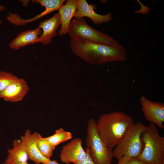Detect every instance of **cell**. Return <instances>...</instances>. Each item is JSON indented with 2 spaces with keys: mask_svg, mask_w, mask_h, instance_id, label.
Segmentation results:
<instances>
[{
  "mask_svg": "<svg viewBox=\"0 0 164 164\" xmlns=\"http://www.w3.org/2000/svg\"><path fill=\"white\" fill-rule=\"evenodd\" d=\"M42 164H60L59 163L56 161L55 160H51L50 159H48L45 162L42 163Z\"/></svg>",
  "mask_w": 164,
  "mask_h": 164,
  "instance_id": "22",
  "label": "cell"
},
{
  "mask_svg": "<svg viewBox=\"0 0 164 164\" xmlns=\"http://www.w3.org/2000/svg\"><path fill=\"white\" fill-rule=\"evenodd\" d=\"M19 164H28L27 163V162H26V163H20Z\"/></svg>",
  "mask_w": 164,
  "mask_h": 164,
  "instance_id": "24",
  "label": "cell"
},
{
  "mask_svg": "<svg viewBox=\"0 0 164 164\" xmlns=\"http://www.w3.org/2000/svg\"><path fill=\"white\" fill-rule=\"evenodd\" d=\"M95 7L89 5L85 0H78L77 9L74 17L75 18L88 17L96 25L108 22L111 20L112 14L111 12L104 15L98 14L94 11Z\"/></svg>",
  "mask_w": 164,
  "mask_h": 164,
  "instance_id": "10",
  "label": "cell"
},
{
  "mask_svg": "<svg viewBox=\"0 0 164 164\" xmlns=\"http://www.w3.org/2000/svg\"><path fill=\"white\" fill-rule=\"evenodd\" d=\"M97 121L93 118L88 121L86 140V147L95 164H111L112 150L109 148L100 137L97 129Z\"/></svg>",
  "mask_w": 164,
  "mask_h": 164,
  "instance_id": "5",
  "label": "cell"
},
{
  "mask_svg": "<svg viewBox=\"0 0 164 164\" xmlns=\"http://www.w3.org/2000/svg\"><path fill=\"white\" fill-rule=\"evenodd\" d=\"M143 149L136 158L147 164H164V138L157 127L150 123L142 133Z\"/></svg>",
  "mask_w": 164,
  "mask_h": 164,
  "instance_id": "3",
  "label": "cell"
},
{
  "mask_svg": "<svg viewBox=\"0 0 164 164\" xmlns=\"http://www.w3.org/2000/svg\"><path fill=\"white\" fill-rule=\"evenodd\" d=\"M37 144L38 148L42 155L47 159H50L55 147L51 145L45 138L38 133Z\"/></svg>",
  "mask_w": 164,
  "mask_h": 164,
  "instance_id": "17",
  "label": "cell"
},
{
  "mask_svg": "<svg viewBox=\"0 0 164 164\" xmlns=\"http://www.w3.org/2000/svg\"><path fill=\"white\" fill-rule=\"evenodd\" d=\"M5 10V8L3 5H0V12L2 11ZM2 22L0 19V26L2 24Z\"/></svg>",
  "mask_w": 164,
  "mask_h": 164,
  "instance_id": "23",
  "label": "cell"
},
{
  "mask_svg": "<svg viewBox=\"0 0 164 164\" xmlns=\"http://www.w3.org/2000/svg\"><path fill=\"white\" fill-rule=\"evenodd\" d=\"M118 160L117 164H147L136 158L123 156Z\"/></svg>",
  "mask_w": 164,
  "mask_h": 164,
  "instance_id": "20",
  "label": "cell"
},
{
  "mask_svg": "<svg viewBox=\"0 0 164 164\" xmlns=\"http://www.w3.org/2000/svg\"><path fill=\"white\" fill-rule=\"evenodd\" d=\"M34 3H38L45 8L47 15L53 12L58 10L65 1V0H32Z\"/></svg>",
  "mask_w": 164,
  "mask_h": 164,
  "instance_id": "18",
  "label": "cell"
},
{
  "mask_svg": "<svg viewBox=\"0 0 164 164\" xmlns=\"http://www.w3.org/2000/svg\"><path fill=\"white\" fill-rule=\"evenodd\" d=\"M60 25L59 12L54 14L52 17L40 22L38 27L43 31L39 37V43L45 45L51 43L52 39L57 35V30Z\"/></svg>",
  "mask_w": 164,
  "mask_h": 164,
  "instance_id": "12",
  "label": "cell"
},
{
  "mask_svg": "<svg viewBox=\"0 0 164 164\" xmlns=\"http://www.w3.org/2000/svg\"><path fill=\"white\" fill-rule=\"evenodd\" d=\"M82 143L80 138H76L63 145L60 152L61 162L66 164L72 162L74 164L83 159L86 155V152L83 148Z\"/></svg>",
  "mask_w": 164,
  "mask_h": 164,
  "instance_id": "8",
  "label": "cell"
},
{
  "mask_svg": "<svg viewBox=\"0 0 164 164\" xmlns=\"http://www.w3.org/2000/svg\"><path fill=\"white\" fill-rule=\"evenodd\" d=\"M141 110L145 119L160 128L164 127V104L153 101L144 96L140 98Z\"/></svg>",
  "mask_w": 164,
  "mask_h": 164,
  "instance_id": "7",
  "label": "cell"
},
{
  "mask_svg": "<svg viewBox=\"0 0 164 164\" xmlns=\"http://www.w3.org/2000/svg\"><path fill=\"white\" fill-rule=\"evenodd\" d=\"M65 4L59 9L60 20V27L58 34L62 36L68 33L71 19L74 17L77 10L78 0H67Z\"/></svg>",
  "mask_w": 164,
  "mask_h": 164,
  "instance_id": "13",
  "label": "cell"
},
{
  "mask_svg": "<svg viewBox=\"0 0 164 164\" xmlns=\"http://www.w3.org/2000/svg\"><path fill=\"white\" fill-rule=\"evenodd\" d=\"M72 138V135L70 132L60 128L56 130L53 135L45 138L51 145L56 147L61 143L70 140Z\"/></svg>",
  "mask_w": 164,
  "mask_h": 164,
  "instance_id": "16",
  "label": "cell"
},
{
  "mask_svg": "<svg viewBox=\"0 0 164 164\" xmlns=\"http://www.w3.org/2000/svg\"><path fill=\"white\" fill-rule=\"evenodd\" d=\"M26 82L19 78L13 82L0 94V98L11 102L21 101L29 90Z\"/></svg>",
  "mask_w": 164,
  "mask_h": 164,
  "instance_id": "11",
  "label": "cell"
},
{
  "mask_svg": "<svg viewBox=\"0 0 164 164\" xmlns=\"http://www.w3.org/2000/svg\"><path fill=\"white\" fill-rule=\"evenodd\" d=\"M68 34L70 38L77 36L98 43L111 46L120 44L112 37L91 27L84 17L75 18L71 20Z\"/></svg>",
  "mask_w": 164,
  "mask_h": 164,
  "instance_id": "6",
  "label": "cell"
},
{
  "mask_svg": "<svg viewBox=\"0 0 164 164\" xmlns=\"http://www.w3.org/2000/svg\"><path fill=\"white\" fill-rule=\"evenodd\" d=\"M42 32V30L38 27L22 31L10 43L9 46L12 50H18L29 44L39 43V37Z\"/></svg>",
  "mask_w": 164,
  "mask_h": 164,
  "instance_id": "14",
  "label": "cell"
},
{
  "mask_svg": "<svg viewBox=\"0 0 164 164\" xmlns=\"http://www.w3.org/2000/svg\"><path fill=\"white\" fill-rule=\"evenodd\" d=\"M70 46L75 55L92 64L123 62L126 60V51L120 44L110 45L75 36L70 38Z\"/></svg>",
  "mask_w": 164,
  "mask_h": 164,
  "instance_id": "1",
  "label": "cell"
},
{
  "mask_svg": "<svg viewBox=\"0 0 164 164\" xmlns=\"http://www.w3.org/2000/svg\"><path fill=\"white\" fill-rule=\"evenodd\" d=\"M38 134L37 132L32 133L30 130L27 129L21 136L20 139L26 149L29 159L36 164H42L49 159L42 155L38 148Z\"/></svg>",
  "mask_w": 164,
  "mask_h": 164,
  "instance_id": "9",
  "label": "cell"
},
{
  "mask_svg": "<svg viewBox=\"0 0 164 164\" xmlns=\"http://www.w3.org/2000/svg\"><path fill=\"white\" fill-rule=\"evenodd\" d=\"M146 126L140 122H134L113 151V157L118 160L123 156L137 158L143 150L141 135Z\"/></svg>",
  "mask_w": 164,
  "mask_h": 164,
  "instance_id": "4",
  "label": "cell"
},
{
  "mask_svg": "<svg viewBox=\"0 0 164 164\" xmlns=\"http://www.w3.org/2000/svg\"><path fill=\"white\" fill-rule=\"evenodd\" d=\"M7 158L2 164H19L27 162L29 159L26 149L20 139H15L12 147L7 151Z\"/></svg>",
  "mask_w": 164,
  "mask_h": 164,
  "instance_id": "15",
  "label": "cell"
},
{
  "mask_svg": "<svg viewBox=\"0 0 164 164\" xmlns=\"http://www.w3.org/2000/svg\"><path fill=\"white\" fill-rule=\"evenodd\" d=\"M85 150L86 152L85 157L74 164H95L90 156L88 149L86 147Z\"/></svg>",
  "mask_w": 164,
  "mask_h": 164,
  "instance_id": "21",
  "label": "cell"
},
{
  "mask_svg": "<svg viewBox=\"0 0 164 164\" xmlns=\"http://www.w3.org/2000/svg\"><path fill=\"white\" fill-rule=\"evenodd\" d=\"M19 78L12 73L0 71V94L7 87Z\"/></svg>",
  "mask_w": 164,
  "mask_h": 164,
  "instance_id": "19",
  "label": "cell"
},
{
  "mask_svg": "<svg viewBox=\"0 0 164 164\" xmlns=\"http://www.w3.org/2000/svg\"><path fill=\"white\" fill-rule=\"evenodd\" d=\"M134 122L130 116L122 112L115 111L100 116L96 127L101 138L112 150Z\"/></svg>",
  "mask_w": 164,
  "mask_h": 164,
  "instance_id": "2",
  "label": "cell"
}]
</instances>
